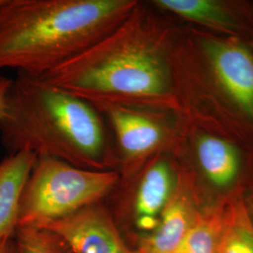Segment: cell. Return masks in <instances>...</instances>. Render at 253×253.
<instances>
[{"label":"cell","mask_w":253,"mask_h":253,"mask_svg":"<svg viewBox=\"0 0 253 253\" xmlns=\"http://www.w3.org/2000/svg\"><path fill=\"white\" fill-rule=\"evenodd\" d=\"M168 42L167 31L155 26L138 2L107 36L38 78L95 109L166 105L174 95Z\"/></svg>","instance_id":"cell-1"},{"label":"cell","mask_w":253,"mask_h":253,"mask_svg":"<svg viewBox=\"0 0 253 253\" xmlns=\"http://www.w3.org/2000/svg\"><path fill=\"white\" fill-rule=\"evenodd\" d=\"M0 138L9 154L29 151L82 169L117 171L113 136L100 112L26 73L11 79Z\"/></svg>","instance_id":"cell-2"},{"label":"cell","mask_w":253,"mask_h":253,"mask_svg":"<svg viewBox=\"0 0 253 253\" xmlns=\"http://www.w3.org/2000/svg\"><path fill=\"white\" fill-rule=\"evenodd\" d=\"M135 0H6L0 7V70L39 77L111 33Z\"/></svg>","instance_id":"cell-3"},{"label":"cell","mask_w":253,"mask_h":253,"mask_svg":"<svg viewBox=\"0 0 253 253\" xmlns=\"http://www.w3.org/2000/svg\"><path fill=\"white\" fill-rule=\"evenodd\" d=\"M117 171L82 169L51 157H38L22 194L19 227H47L92 205L116 189Z\"/></svg>","instance_id":"cell-4"},{"label":"cell","mask_w":253,"mask_h":253,"mask_svg":"<svg viewBox=\"0 0 253 253\" xmlns=\"http://www.w3.org/2000/svg\"><path fill=\"white\" fill-rule=\"evenodd\" d=\"M178 180L171 162L156 158L130 178L120 179L103 203L119 230L131 229L136 241L157 227Z\"/></svg>","instance_id":"cell-5"},{"label":"cell","mask_w":253,"mask_h":253,"mask_svg":"<svg viewBox=\"0 0 253 253\" xmlns=\"http://www.w3.org/2000/svg\"><path fill=\"white\" fill-rule=\"evenodd\" d=\"M141 109L119 105L96 109L113 136L120 179L133 176L169 140V129L163 121Z\"/></svg>","instance_id":"cell-6"},{"label":"cell","mask_w":253,"mask_h":253,"mask_svg":"<svg viewBox=\"0 0 253 253\" xmlns=\"http://www.w3.org/2000/svg\"><path fill=\"white\" fill-rule=\"evenodd\" d=\"M46 228L60 235L73 253H132L103 202Z\"/></svg>","instance_id":"cell-7"},{"label":"cell","mask_w":253,"mask_h":253,"mask_svg":"<svg viewBox=\"0 0 253 253\" xmlns=\"http://www.w3.org/2000/svg\"><path fill=\"white\" fill-rule=\"evenodd\" d=\"M202 46L223 89L253 118V55L244 46L217 39H206Z\"/></svg>","instance_id":"cell-8"},{"label":"cell","mask_w":253,"mask_h":253,"mask_svg":"<svg viewBox=\"0 0 253 253\" xmlns=\"http://www.w3.org/2000/svg\"><path fill=\"white\" fill-rule=\"evenodd\" d=\"M199 212L190 197L177 187L160 217L159 223L149 235L136 240L132 253H173L193 226Z\"/></svg>","instance_id":"cell-9"},{"label":"cell","mask_w":253,"mask_h":253,"mask_svg":"<svg viewBox=\"0 0 253 253\" xmlns=\"http://www.w3.org/2000/svg\"><path fill=\"white\" fill-rule=\"evenodd\" d=\"M37 158L32 152L19 151L0 163V240L15 235L22 194Z\"/></svg>","instance_id":"cell-10"},{"label":"cell","mask_w":253,"mask_h":253,"mask_svg":"<svg viewBox=\"0 0 253 253\" xmlns=\"http://www.w3.org/2000/svg\"><path fill=\"white\" fill-rule=\"evenodd\" d=\"M196 155L208 182L217 189L235 183L240 171V158L235 146L214 136H202L196 143Z\"/></svg>","instance_id":"cell-11"},{"label":"cell","mask_w":253,"mask_h":253,"mask_svg":"<svg viewBox=\"0 0 253 253\" xmlns=\"http://www.w3.org/2000/svg\"><path fill=\"white\" fill-rule=\"evenodd\" d=\"M154 5L182 18L226 31H235L238 24L221 5L211 0H156Z\"/></svg>","instance_id":"cell-12"},{"label":"cell","mask_w":253,"mask_h":253,"mask_svg":"<svg viewBox=\"0 0 253 253\" xmlns=\"http://www.w3.org/2000/svg\"><path fill=\"white\" fill-rule=\"evenodd\" d=\"M225 208L199 213L189 234L173 253H217Z\"/></svg>","instance_id":"cell-13"},{"label":"cell","mask_w":253,"mask_h":253,"mask_svg":"<svg viewBox=\"0 0 253 253\" xmlns=\"http://www.w3.org/2000/svg\"><path fill=\"white\" fill-rule=\"evenodd\" d=\"M217 253H253V222L241 202L225 208Z\"/></svg>","instance_id":"cell-14"},{"label":"cell","mask_w":253,"mask_h":253,"mask_svg":"<svg viewBox=\"0 0 253 253\" xmlns=\"http://www.w3.org/2000/svg\"><path fill=\"white\" fill-rule=\"evenodd\" d=\"M14 242L17 253H73L60 235L46 227H19Z\"/></svg>","instance_id":"cell-15"},{"label":"cell","mask_w":253,"mask_h":253,"mask_svg":"<svg viewBox=\"0 0 253 253\" xmlns=\"http://www.w3.org/2000/svg\"><path fill=\"white\" fill-rule=\"evenodd\" d=\"M11 84V79L0 75V119L3 118L6 109L7 94Z\"/></svg>","instance_id":"cell-16"},{"label":"cell","mask_w":253,"mask_h":253,"mask_svg":"<svg viewBox=\"0 0 253 253\" xmlns=\"http://www.w3.org/2000/svg\"><path fill=\"white\" fill-rule=\"evenodd\" d=\"M0 253H17L14 242V236L0 240Z\"/></svg>","instance_id":"cell-17"},{"label":"cell","mask_w":253,"mask_h":253,"mask_svg":"<svg viewBox=\"0 0 253 253\" xmlns=\"http://www.w3.org/2000/svg\"><path fill=\"white\" fill-rule=\"evenodd\" d=\"M247 210H248V212H249V215H250V217H251V218H252V220H253V209H252V210H249V209L247 208Z\"/></svg>","instance_id":"cell-18"},{"label":"cell","mask_w":253,"mask_h":253,"mask_svg":"<svg viewBox=\"0 0 253 253\" xmlns=\"http://www.w3.org/2000/svg\"><path fill=\"white\" fill-rule=\"evenodd\" d=\"M5 2H6V0H0V7H1Z\"/></svg>","instance_id":"cell-19"}]
</instances>
